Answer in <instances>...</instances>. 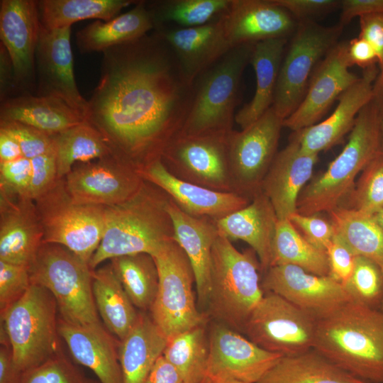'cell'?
I'll use <instances>...</instances> for the list:
<instances>
[{"label":"cell","mask_w":383,"mask_h":383,"mask_svg":"<svg viewBox=\"0 0 383 383\" xmlns=\"http://www.w3.org/2000/svg\"><path fill=\"white\" fill-rule=\"evenodd\" d=\"M193 97L172 50L156 30L103 52L85 121L113 157L138 172L179 135Z\"/></svg>","instance_id":"1"},{"label":"cell","mask_w":383,"mask_h":383,"mask_svg":"<svg viewBox=\"0 0 383 383\" xmlns=\"http://www.w3.org/2000/svg\"><path fill=\"white\" fill-rule=\"evenodd\" d=\"M313 349L369 383H383V311L352 301L316 321Z\"/></svg>","instance_id":"2"},{"label":"cell","mask_w":383,"mask_h":383,"mask_svg":"<svg viewBox=\"0 0 383 383\" xmlns=\"http://www.w3.org/2000/svg\"><path fill=\"white\" fill-rule=\"evenodd\" d=\"M170 197L145 181L131 198L105 207L101 243L89 265L92 270L107 260L136 253L153 255L173 240L174 230L167 209Z\"/></svg>","instance_id":"3"},{"label":"cell","mask_w":383,"mask_h":383,"mask_svg":"<svg viewBox=\"0 0 383 383\" xmlns=\"http://www.w3.org/2000/svg\"><path fill=\"white\" fill-rule=\"evenodd\" d=\"M383 112L374 98L358 113L340 153L319 174L312 177L299 196L296 212L321 214L344 206L357 175L382 151Z\"/></svg>","instance_id":"4"},{"label":"cell","mask_w":383,"mask_h":383,"mask_svg":"<svg viewBox=\"0 0 383 383\" xmlns=\"http://www.w3.org/2000/svg\"><path fill=\"white\" fill-rule=\"evenodd\" d=\"M253 250H237L218 233L212 249L209 313L220 323L243 330L264 296L260 264Z\"/></svg>","instance_id":"5"},{"label":"cell","mask_w":383,"mask_h":383,"mask_svg":"<svg viewBox=\"0 0 383 383\" xmlns=\"http://www.w3.org/2000/svg\"><path fill=\"white\" fill-rule=\"evenodd\" d=\"M254 44L232 48L193 82V97L180 135L229 134L243 73Z\"/></svg>","instance_id":"6"},{"label":"cell","mask_w":383,"mask_h":383,"mask_svg":"<svg viewBox=\"0 0 383 383\" xmlns=\"http://www.w3.org/2000/svg\"><path fill=\"white\" fill-rule=\"evenodd\" d=\"M29 272L31 283L46 288L55 297L60 318L75 325H101L88 262L64 246L43 243Z\"/></svg>","instance_id":"7"},{"label":"cell","mask_w":383,"mask_h":383,"mask_svg":"<svg viewBox=\"0 0 383 383\" xmlns=\"http://www.w3.org/2000/svg\"><path fill=\"white\" fill-rule=\"evenodd\" d=\"M56 300L45 287L32 284L26 292L1 314L13 357L23 372L60 352Z\"/></svg>","instance_id":"8"},{"label":"cell","mask_w":383,"mask_h":383,"mask_svg":"<svg viewBox=\"0 0 383 383\" xmlns=\"http://www.w3.org/2000/svg\"><path fill=\"white\" fill-rule=\"evenodd\" d=\"M34 202L43 243L64 246L89 263L103 237L105 207L75 203L64 178Z\"/></svg>","instance_id":"9"},{"label":"cell","mask_w":383,"mask_h":383,"mask_svg":"<svg viewBox=\"0 0 383 383\" xmlns=\"http://www.w3.org/2000/svg\"><path fill=\"white\" fill-rule=\"evenodd\" d=\"M158 274V289L150 309L151 318L168 338L204 325L207 315L197 306L193 291L195 277L191 263L174 239L152 255Z\"/></svg>","instance_id":"10"},{"label":"cell","mask_w":383,"mask_h":383,"mask_svg":"<svg viewBox=\"0 0 383 383\" xmlns=\"http://www.w3.org/2000/svg\"><path fill=\"white\" fill-rule=\"evenodd\" d=\"M342 28L339 24L328 27L311 20L299 21L281 64L272 104L283 120L304 99L313 72L338 43Z\"/></svg>","instance_id":"11"},{"label":"cell","mask_w":383,"mask_h":383,"mask_svg":"<svg viewBox=\"0 0 383 383\" xmlns=\"http://www.w3.org/2000/svg\"><path fill=\"white\" fill-rule=\"evenodd\" d=\"M316 321L282 296L265 292L243 331L264 350L286 356L313 348Z\"/></svg>","instance_id":"12"},{"label":"cell","mask_w":383,"mask_h":383,"mask_svg":"<svg viewBox=\"0 0 383 383\" xmlns=\"http://www.w3.org/2000/svg\"><path fill=\"white\" fill-rule=\"evenodd\" d=\"M284 120L272 106L260 118L228 137L229 165L235 192L252 199L277 154Z\"/></svg>","instance_id":"13"},{"label":"cell","mask_w":383,"mask_h":383,"mask_svg":"<svg viewBox=\"0 0 383 383\" xmlns=\"http://www.w3.org/2000/svg\"><path fill=\"white\" fill-rule=\"evenodd\" d=\"M229 135H178L164 150L161 161L179 179L235 193L229 165Z\"/></svg>","instance_id":"14"},{"label":"cell","mask_w":383,"mask_h":383,"mask_svg":"<svg viewBox=\"0 0 383 383\" xmlns=\"http://www.w3.org/2000/svg\"><path fill=\"white\" fill-rule=\"evenodd\" d=\"M261 285L264 292L282 296L316 321L353 301L345 287L331 277L292 265L270 267L264 271Z\"/></svg>","instance_id":"15"},{"label":"cell","mask_w":383,"mask_h":383,"mask_svg":"<svg viewBox=\"0 0 383 383\" xmlns=\"http://www.w3.org/2000/svg\"><path fill=\"white\" fill-rule=\"evenodd\" d=\"M64 179L75 203L104 207L128 199L145 182L135 169L113 155L77 163Z\"/></svg>","instance_id":"16"},{"label":"cell","mask_w":383,"mask_h":383,"mask_svg":"<svg viewBox=\"0 0 383 383\" xmlns=\"http://www.w3.org/2000/svg\"><path fill=\"white\" fill-rule=\"evenodd\" d=\"M209 345L206 383L223 379L256 383L282 356L221 323L211 326Z\"/></svg>","instance_id":"17"},{"label":"cell","mask_w":383,"mask_h":383,"mask_svg":"<svg viewBox=\"0 0 383 383\" xmlns=\"http://www.w3.org/2000/svg\"><path fill=\"white\" fill-rule=\"evenodd\" d=\"M40 30L37 1L1 0V43L13 63L17 95L35 94V52Z\"/></svg>","instance_id":"18"},{"label":"cell","mask_w":383,"mask_h":383,"mask_svg":"<svg viewBox=\"0 0 383 383\" xmlns=\"http://www.w3.org/2000/svg\"><path fill=\"white\" fill-rule=\"evenodd\" d=\"M348 42H338L321 60L311 77L305 96L283 121L293 132L316 124L333 103L360 77L350 71Z\"/></svg>","instance_id":"19"},{"label":"cell","mask_w":383,"mask_h":383,"mask_svg":"<svg viewBox=\"0 0 383 383\" xmlns=\"http://www.w3.org/2000/svg\"><path fill=\"white\" fill-rule=\"evenodd\" d=\"M70 32L71 27L48 30L40 24L35 95L58 98L84 117L88 101L81 95L74 79Z\"/></svg>","instance_id":"20"},{"label":"cell","mask_w":383,"mask_h":383,"mask_svg":"<svg viewBox=\"0 0 383 383\" xmlns=\"http://www.w3.org/2000/svg\"><path fill=\"white\" fill-rule=\"evenodd\" d=\"M143 179L162 189L187 214L218 221L246 206L251 199L234 192H223L179 179L158 159L139 171Z\"/></svg>","instance_id":"21"},{"label":"cell","mask_w":383,"mask_h":383,"mask_svg":"<svg viewBox=\"0 0 383 383\" xmlns=\"http://www.w3.org/2000/svg\"><path fill=\"white\" fill-rule=\"evenodd\" d=\"M379 72L377 65L363 70L362 75L338 97V105L328 118L293 133L303 152L318 155L341 143L352 131L361 109L374 98Z\"/></svg>","instance_id":"22"},{"label":"cell","mask_w":383,"mask_h":383,"mask_svg":"<svg viewBox=\"0 0 383 383\" xmlns=\"http://www.w3.org/2000/svg\"><path fill=\"white\" fill-rule=\"evenodd\" d=\"M222 19L232 48L271 39L287 38L299 24L287 11L272 0H231Z\"/></svg>","instance_id":"23"},{"label":"cell","mask_w":383,"mask_h":383,"mask_svg":"<svg viewBox=\"0 0 383 383\" xmlns=\"http://www.w3.org/2000/svg\"><path fill=\"white\" fill-rule=\"evenodd\" d=\"M318 155L301 150L292 134L289 143L276 155L262 185L278 220L289 219L296 212L300 193L313 176Z\"/></svg>","instance_id":"24"},{"label":"cell","mask_w":383,"mask_h":383,"mask_svg":"<svg viewBox=\"0 0 383 383\" xmlns=\"http://www.w3.org/2000/svg\"><path fill=\"white\" fill-rule=\"evenodd\" d=\"M43 243V231L33 199L13 201L1 192L0 261L30 267Z\"/></svg>","instance_id":"25"},{"label":"cell","mask_w":383,"mask_h":383,"mask_svg":"<svg viewBox=\"0 0 383 383\" xmlns=\"http://www.w3.org/2000/svg\"><path fill=\"white\" fill-rule=\"evenodd\" d=\"M222 16L194 28L170 27L154 30L168 43L184 74L192 84L201 72L232 48Z\"/></svg>","instance_id":"26"},{"label":"cell","mask_w":383,"mask_h":383,"mask_svg":"<svg viewBox=\"0 0 383 383\" xmlns=\"http://www.w3.org/2000/svg\"><path fill=\"white\" fill-rule=\"evenodd\" d=\"M57 330L73 360L91 370L101 383H123L119 341L102 325H75L59 317Z\"/></svg>","instance_id":"27"},{"label":"cell","mask_w":383,"mask_h":383,"mask_svg":"<svg viewBox=\"0 0 383 383\" xmlns=\"http://www.w3.org/2000/svg\"><path fill=\"white\" fill-rule=\"evenodd\" d=\"M278 221L270 199L260 192L246 206L215 222L219 234L250 246L264 272L272 265Z\"/></svg>","instance_id":"28"},{"label":"cell","mask_w":383,"mask_h":383,"mask_svg":"<svg viewBox=\"0 0 383 383\" xmlns=\"http://www.w3.org/2000/svg\"><path fill=\"white\" fill-rule=\"evenodd\" d=\"M167 209L174 226V239L187 255L194 271L198 304L204 308L211 289L212 249L218 235L216 222L187 214L171 199Z\"/></svg>","instance_id":"29"},{"label":"cell","mask_w":383,"mask_h":383,"mask_svg":"<svg viewBox=\"0 0 383 383\" xmlns=\"http://www.w3.org/2000/svg\"><path fill=\"white\" fill-rule=\"evenodd\" d=\"M0 119L21 123L50 135L85 121L82 114L62 100L32 94L17 95L1 103Z\"/></svg>","instance_id":"30"},{"label":"cell","mask_w":383,"mask_h":383,"mask_svg":"<svg viewBox=\"0 0 383 383\" xmlns=\"http://www.w3.org/2000/svg\"><path fill=\"white\" fill-rule=\"evenodd\" d=\"M167 341V338L152 319L140 313L134 327L119 340L123 383H145L156 361L162 355Z\"/></svg>","instance_id":"31"},{"label":"cell","mask_w":383,"mask_h":383,"mask_svg":"<svg viewBox=\"0 0 383 383\" xmlns=\"http://www.w3.org/2000/svg\"><path fill=\"white\" fill-rule=\"evenodd\" d=\"M287 38L260 41L254 44L250 62L256 76V89L252 100L235 116L242 129L260 118L272 106Z\"/></svg>","instance_id":"32"},{"label":"cell","mask_w":383,"mask_h":383,"mask_svg":"<svg viewBox=\"0 0 383 383\" xmlns=\"http://www.w3.org/2000/svg\"><path fill=\"white\" fill-rule=\"evenodd\" d=\"M154 30L146 1H138L129 11L101 22L96 20L76 33V43L82 53L104 52L121 44L140 38Z\"/></svg>","instance_id":"33"},{"label":"cell","mask_w":383,"mask_h":383,"mask_svg":"<svg viewBox=\"0 0 383 383\" xmlns=\"http://www.w3.org/2000/svg\"><path fill=\"white\" fill-rule=\"evenodd\" d=\"M256 383H369L340 369L315 349L282 356Z\"/></svg>","instance_id":"34"},{"label":"cell","mask_w":383,"mask_h":383,"mask_svg":"<svg viewBox=\"0 0 383 383\" xmlns=\"http://www.w3.org/2000/svg\"><path fill=\"white\" fill-rule=\"evenodd\" d=\"M92 292L96 309L109 333L122 340L132 330L138 312L111 265L92 272Z\"/></svg>","instance_id":"35"},{"label":"cell","mask_w":383,"mask_h":383,"mask_svg":"<svg viewBox=\"0 0 383 383\" xmlns=\"http://www.w3.org/2000/svg\"><path fill=\"white\" fill-rule=\"evenodd\" d=\"M335 238L355 256L367 257L383 271V229L374 215L340 206L328 213Z\"/></svg>","instance_id":"36"},{"label":"cell","mask_w":383,"mask_h":383,"mask_svg":"<svg viewBox=\"0 0 383 383\" xmlns=\"http://www.w3.org/2000/svg\"><path fill=\"white\" fill-rule=\"evenodd\" d=\"M135 0H40L37 1L41 26L48 30L71 27L87 19L109 21Z\"/></svg>","instance_id":"37"},{"label":"cell","mask_w":383,"mask_h":383,"mask_svg":"<svg viewBox=\"0 0 383 383\" xmlns=\"http://www.w3.org/2000/svg\"><path fill=\"white\" fill-rule=\"evenodd\" d=\"M52 137L58 179L65 178L77 163L113 155L104 137L86 121Z\"/></svg>","instance_id":"38"},{"label":"cell","mask_w":383,"mask_h":383,"mask_svg":"<svg viewBox=\"0 0 383 383\" xmlns=\"http://www.w3.org/2000/svg\"><path fill=\"white\" fill-rule=\"evenodd\" d=\"M231 0H160L147 1L154 30L167 27L188 28L205 25L221 18Z\"/></svg>","instance_id":"39"},{"label":"cell","mask_w":383,"mask_h":383,"mask_svg":"<svg viewBox=\"0 0 383 383\" xmlns=\"http://www.w3.org/2000/svg\"><path fill=\"white\" fill-rule=\"evenodd\" d=\"M204 325L167 338L162 355L178 371L184 383H206L209 345Z\"/></svg>","instance_id":"40"},{"label":"cell","mask_w":383,"mask_h":383,"mask_svg":"<svg viewBox=\"0 0 383 383\" xmlns=\"http://www.w3.org/2000/svg\"><path fill=\"white\" fill-rule=\"evenodd\" d=\"M110 260L116 277L135 307L150 310L159 283L158 270L153 257L142 252Z\"/></svg>","instance_id":"41"},{"label":"cell","mask_w":383,"mask_h":383,"mask_svg":"<svg viewBox=\"0 0 383 383\" xmlns=\"http://www.w3.org/2000/svg\"><path fill=\"white\" fill-rule=\"evenodd\" d=\"M292 265L321 276H328L326 252L310 243L289 219L279 220L273 243L272 265Z\"/></svg>","instance_id":"42"},{"label":"cell","mask_w":383,"mask_h":383,"mask_svg":"<svg viewBox=\"0 0 383 383\" xmlns=\"http://www.w3.org/2000/svg\"><path fill=\"white\" fill-rule=\"evenodd\" d=\"M344 287L353 301L380 309L383 300V271L374 261L355 256L353 273Z\"/></svg>","instance_id":"43"},{"label":"cell","mask_w":383,"mask_h":383,"mask_svg":"<svg viewBox=\"0 0 383 383\" xmlns=\"http://www.w3.org/2000/svg\"><path fill=\"white\" fill-rule=\"evenodd\" d=\"M344 206L371 215L383 209V151L362 171Z\"/></svg>","instance_id":"44"},{"label":"cell","mask_w":383,"mask_h":383,"mask_svg":"<svg viewBox=\"0 0 383 383\" xmlns=\"http://www.w3.org/2000/svg\"><path fill=\"white\" fill-rule=\"evenodd\" d=\"M21 383H101L86 376L60 350L23 373Z\"/></svg>","instance_id":"45"},{"label":"cell","mask_w":383,"mask_h":383,"mask_svg":"<svg viewBox=\"0 0 383 383\" xmlns=\"http://www.w3.org/2000/svg\"><path fill=\"white\" fill-rule=\"evenodd\" d=\"M0 121V128L6 131L17 141L24 157L31 160L54 152L52 135L21 123Z\"/></svg>","instance_id":"46"},{"label":"cell","mask_w":383,"mask_h":383,"mask_svg":"<svg viewBox=\"0 0 383 383\" xmlns=\"http://www.w3.org/2000/svg\"><path fill=\"white\" fill-rule=\"evenodd\" d=\"M31 284L28 267L0 261V314L17 301Z\"/></svg>","instance_id":"47"},{"label":"cell","mask_w":383,"mask_h":383,"mask_svg":"<svg viewBox=\"0 0 383 383\" xmlns=\"http://www.w3.org/2000/svg\"><path fill=\"white\" fill-rule=\"evenodd\" d=\"M289 220L310 243L326 252L335 237L334 228L329 219L321 214L304 215L296 212Z\"/></svg>","instance_id":"48"},{"label":"cell","mask_w":383,"mask_h":383,"mask_svg":"<svg viewBox=\"0 0 383 383\" xmlns=\"http://www.w3.org/2000/svg\"><path fill=\"white\" fill-rule=\"evenodd\" d=\"M1 191L8 194L28 197L32 175L31 160L21 157L0 163Z\"/></svg>","instance_id":"49"},{"label":"cell","mask_w":383,"mask_h":383,"mask_svg":"<svg viewBox=\"0 0 383 383\" xmlns=\"http://www.w3.org/2000/svg\"><path fill=\"white\" fill-rule=\"evenodd\" d=\"M31 160L32 175L28 197L33 201L50 189L58 179L55 151Z\"/></svg>","instance_id":"50"},{"label":"cell","mask_w":383,"mask_h":383,"mask_svg":"<svg viewBox=\"0 0 383 383\" xmlns=\"http://www.w3.org/2000/svg\"><path fill=\"white\" fill-rule=\"evenodd\" d=\"M328 260V276L343 286L353 271L355 256L340 241L334 237L326 249Z\"/></svg>","instance_id":"51"},{"label":"cell","mask_w":383,"mask_h":383,"mask_svg":"<svg viewBox=\"0 0 383 383\" xmlns=\"http://www.w3.org/2000/svg\"><path fill=\"white\" fill-rule=\"evenodd\" d=\"M287 11L297 21L329 13L340 6L337 0H272Z\"/></svg>","instance_id":"52"},{"label":"cell","mask_w":383,"mask_h":383,"mask_svg":"<svg viewBox=\"0 0 383 383\" xmlns=\"http://www.w3.org/2000/svg\"><path fill=\"white\" fill-rule=\"evenodd\" d=\"M359 19V36L367 40L374 49L379 69L383 65V13L363 16Z\"/></svg>","instance_id":"53"},{"label":"cell","mask_w":383,"mask_h":383,"mask_svg":"<svg viewBox=\"0 0 383 383\" xmlns=\"http://www.w3.org/2000/svg\"><path fill=\"white\" fill-rule=\"evenodd\" d=\"M341 27L349 23L354 18L383 13V0H342L340 3Z\"/></svg>","instance_id":"54"},{"label":"cell","mask_w":383,"mask_h":383,"mask_svg":"<svg viewBox=\"0 0 383 383\" xmlns=\"http://www.w3.org/2000/svg\"><path fill=\"white\" fill-rule=\"evenodd\" d=\"M348 55L353 65L365 70L378 63L377 53L372 45L360 36L348 42Z\"/></svg>","instance_id":"55"},{"label":"cell","mask_w":383,"mask_h":383,"mask_svg":"<svg viewBox=\"0 0 383 383\" xmlns=\"http://www.w3.org/2000/svg\"><path fill=\"white\" fill-rule=\"evenodd\" d=\"M17 95L13 63L5 46L0 43V101L1 104Z\"/></svg>","instance_id":"56"},{"label":"cell","mask_w":383,"mask_h":383,"mask_svg":"<svg viewBox=\"0 0 383 383\" xmlns=\"http://www.w3.org/2000/svg\"><path fill=\"white\" fill-rule=\"evenodd\" d=\"M145 383H184L175 367L161 355L156 361Z\"/></svg>","instance_id":"57"},{"label":"cell","mask_w":383,"mask_h":383,"mask_svg":"<svg viewBox=\"0 0 383 383\" xmlns=\"http://www.w3.org/2000/svg\"><path fill=\"white\" fill-rule=\"evenodd\" d=\"M23 372L16 365L11 346H0V383H21Z\"/></svg>","instance_id":"58"},{"label":"cell","mask_w":383,"mask_h":383,"mask_svg":"<svg viewBox=\"0 0 383 383\" xmlns=\"http://www.w3.org/2000/svg\"><path fill=\"white\" fill-rule=\"evenodd\" d=\"M23 157L17 141L9 133L0 128V163L11 162Z\"/></svg>","instance_id":"59"},{"label":"cell","mask_w":383,"mask_h":383,"mask_svg":"<svg viewBox=\"0 0 383 383\" xmlns=\"http://www.w3.org/2000/svg\"><path fill=\"white\" fill-rule=\"evenodd\" d=\"M374 97L379 101L383 112V65L379 68V72L374 82Z\"/></svg>","instance_id":"60"},{"label":"cell","mask_w":383,"mask_h":383,"mask_svg":"<svg viewBox=\"0 0 383 383\" xmlns=\"http://www.w3.org/2000/svg\"><path fill=\"white\" fill-rule=\"evenodd\" d=\"M377 222L379 223V224L380 225V226L383 229V209H382L381 211H379V212H377L375 215H374Z\"/></svg>","instance_id":"61"},{"label":"cell","mask_w":383,"mask_h":383,"mask_svg":"<svg viewBox=\"0 0 383 383\" xmlns=\"http://www.w3.org/2000/svg\"><path fill=\"white\" fill-rule=\"evenodd\" d=\"M208 383H244V382L236 381V380H231V379H223V380H216V381L210 382Z\"/></svg>","instance_id":"62"},{"label":"cell","mask_w":383,"mask_h":383,"mask_svg":"<svg viewBox=\"0 0 383 383\" xmlns=\"http://www.w3.org/2000/svg\"><path fill=\"white\" fill-rule=\"evenodd\" d=\"M381 129H382V143H383V117L382 119Z\"/></svg>","instance_id":"63"},{"label":"cell","mask_w":383,"mask_h":383,"mask_svg":"<svg viewBox=\"0 0 383 383\" xmlns=\"http://www.w3.org/2000/svg\"><path fill=\"white\" fill-rule=\"evenodd\" d=\"M380 310H382V311H383V300H382V306H381Z\"/></svg>","instance_id":"64"}]
</instances>
